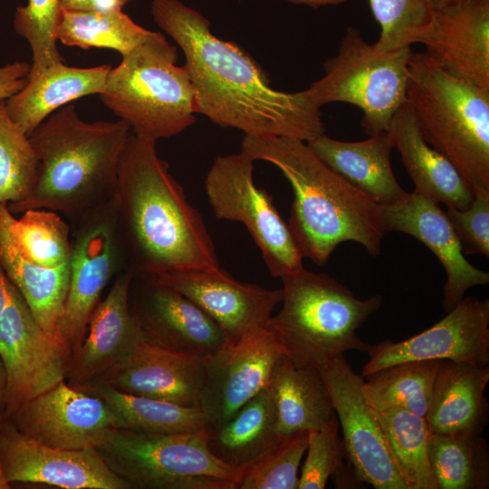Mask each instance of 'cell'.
I'll use <instances>...</instances> for the list:
<instances>
[{
	"label": "cell",
	"instance_id": "6da1fadb",
	"mask_svg": "<svg viewBox=\"0 0 489 489\" xmlns=\"http://www.w3.org/2000/svg\"><path fill=\"white\" fill-rule=\"evenodd\" d=\"M151 14L184 53L197 113L254 137L310 142L325 134L321 107L307 90L273 89L258 62L235 43L214 35L201 13L179 0H153Z\"/></svg>",
	"mask_w": 489,
	"mask_h": 489
},
{
	"label": "cell",
	"instance_id": "7a4b0ae2",
	"mask_svg": "<svg viewBox=\"0 0 489 489\" xmlns=\"http://www.w3.org/2000/svg\"><path fill=\"white\" fill-rule=\"evenodd\" d=\"M113 211L125 268L134 274L220 266L202 216L158 157L156 141L129 135Z\"/></svg>",
	"mask_w": 489,
	"mask_h": 489
},
{
	"label": "cell",
	"instance_id": "3957f363",
	"mask_svg": "<svg viewBox=\"0 0 489 489\" xmlns=\"http://www.w3.org/2000/svg\"><path fill=\"white\" fill-rule=\"evenodd\" d=\"M241 151L277 167L294 197L288 226L303 258L323 266L336 247L353 241L377 256L386 234L380 206L325 164L307 142L245 135Z\"/></svg>",
	"mask_w": 489,
	"mask_h": 489
},
{
	"label": "cell",
	"instance_id": "277c9868",
	"mask_svg": "<svg viewBox=\"0 0 489 489\" xmlns=\"http://www.w3.org/2000/svg\"><path fill=\"white\" fill-rule=\"evenodd\" d=\"M130 129L120 119L85 122L72 104L58 109L29 136L39 162L38 182L10 212L49 209L73 224L111 203Z\"/></svg>",
	"mask_w": 489,
	"mask_h": 489
},
{
	"label": "cell",
	"instance_id": "5b68a950",
	"mask_svg": "<svg viewBox=\"0 0 489 489\" xmlns=\"http://www.w3.org/2000/svg\"><path fill=\"white\" fill-rule=\"evenodd\" d=\"M281 279L283 306L264 328L295 366L319 369L347 351H367L357 331L380 308L381 295L359 299L335 278L304 267Z\"/></svg>",
	"mask_w": 489,
	"mask_h": 489
},
{
	"label": "cell",
	"instance_id": "8992f818",
	"mask_svg": "<svg viewBox=\"0 0 489 489\" xmlns=\"http://www.w3.org/2000/svg\"><path fill=\"white\" fill-rule=\"evenodd\" d=\"M407 101L425 140L449 159L473 192L489 190V90L411 53Z\"/></svg>",
	"mask_w": 489,
	"mask_h": 489
},
{
	"label": "cell",
	"instance_id": "52a82bcc",
	"mask_svg": "<svg viewBox=\"0 0 489 489\" xmlns=\"http://www.w3.org/2000/svg\"><path fill=\"white\" fill-rule=\"evenodd\" d=\"M177 50L158 32L111 68L100 93L101 101L133 134L157 141L196 122V91Z\"/></svg>",
	"mask_w": 489,
	"mask_h": 489
},
{
	"label": "cell",
	"instance_id": "ba28073f",
	"mask_svg": "<svg viewBox=\"0 0 489 489\" xmlns=\"http://www.w3.org/2000/svg\"><path fill=\"white\" fill-rule=\"evenodd\" d=\"M207 430L168 434L116 428L96 450L132 489H236L242 469L212 454Z\"/></svg>",
	"mask_w": 489,
	"mask_h": 489
},
{
	"label": "cell",
	"instance_id": "9c48e42d",
	"mask_svg": "<svg viewBox=\"0 0 489 489\" xmlns=\"http://www.w3.org/2000/svg\"><path fill=\"white\" fill-rule=\"evenodd\" d=\"M411 48L379 50L354 26H349L337 53L323 62L321 78L307 90L319 106L344 102L363 113L368 136L386 131L398 110L407 102Z\"/></svg>",
	"mask_w": 489,
	"mask_h": 489
},
{
	"label": "cell",
	"instance_id": "30bf717a",
	"mask_svg": "<svg viewBox=\"0 0 489 489\" xmlns=\"http://www.w3.org/2000/svg\"><path fill=\"white\" fill-rule=\"evenodd\" d=\"M254 161L243 151L218 156L206 174V194L215 216L242 223L272 276L282 278L303 268V257L272 197L255 186Z\"/></svg>",
	"mask_w": 489,
	"mask_h": 489
},
{
	"label": "cell",
	"instance_id": "8fae6325",
	"mask_svg": "<svg viewBox=\"0 0 489 489\" xmlns=\"http://www.w3.org/2000/svg\"><path fill=\"white\" fill-rule=\"evenodd\" d=\"M72 225L69 285L54 330V339L71 356L85 338L103 289L125 268L113 201Z\"/></svg>",
	"mask_w": 489,
	"mask_h": 489
},
{
	"label": "cell",
	"instance_id": "7c38bea8",
	"mask_svg": "<svg viewBox=\"0 0 489 489\" xmlns=\"http://www.w3.org/2000/svg\"><path fill=\"white\" fill-rule=\"evenodd\" d=\"M70 357L40 327L13 284L9 301L0 314V358L7 373L6 417L65 380Z\"/></svg>",
	"mask_w": 489,
	"mask_h": 489
},
{
	"label": "cell",
	"instance_id": "4fadbf2b",
	"mask_svg": "<svg viewBox=\"0 0 489 489\" xmlns=\"http://www.w3.org/2000/svg\"><path fill=\"white\" fill-rule=\"evenodd\" d=\"M333 403L343 435L345 457L362 483L376 489H408L382 427L362 393L361 376L344 356L318 369Z\"/></svg>",
	"mask_w": 489,
	"mask_h": 489
},
{
	"label": "cell",
	"instance_id": "5bb4252c",
	"mask_svg": "<svg viewBox=\"0 0 489 489\" xmlns=\"http://www.w3.org/2000/svg\"><path fill=\"white\" fill-rule=\"evenodd\" d=\"M7 418L33 440L69 450L96 449L120 427L106 401L65 380L30 399Z\"/></svg>",
	"mask_w": 489,
	"mask_h": 489
},
{
	"label": "cell",
	"instance_id": "9a60e30c",
	"mask_svg": "<svg viewBox=\"0 0 489 489\" xmlns=\"http://www.w3.org/2000/svg\"><path fill=\"white\" fill-rule=\"evenodd\" d=\"M281 345L265 328L227 341L205 356L199 408L211 427L228 421L247 401L267 388L281 357Z\"/></svg>",
	"mask_w": 489,
	"mask_h": 489
},
{
	"label": "cell",
	"instance_id": "2e32d148",
	"mask_svg": "<svg viewBox=\"0 0 489 489\" xmlns=\"http://www.w3.org/2000/svg\"><path fill=\"white\" fill-rule=\"evenodd\" d=\"M365 377L382 368L408 360H448L474 366L489 365V300H463L427 330L403 340L369 345Z\"/></svg>",
	"mask_w": 489,
	"mask_h": 489
},
{
	"label": "cell",
	"instance_id": "e0dca14e",
	"mask_svg": "<svg viewBox=\"0 0 489 489\" xmlns=\"http://www.w3.org/2000/svg\"><path fill=\"white\" fill-rule=\"evenodd\" d=\"M130 306L148 343L206 355L228 341L224 330L200 307L153 276L134 274Z\"/></svg>",
	"mask_w": 489,
	"mask_h": 489
},
{
	"label": "cell",
	"instance_id": "ac0fdd59",
	"mask_svg": "<svg viewBox=\"0 0 489 489\" xmlns=\"http://www.w3.org/2000/svg\"><path fill=\"white\" fill-rule=\"evenodd\" d=\"M0 460L7 481L65 489H132L96 449L69 450L38 443L8 419L0 427Z\"/></svg>",
	"mask_w": 489,
	"mask_h": 489
},
{
	"label": "cell",
	"instance_id": "d6986e66",
	"mask_svg": "<svg viewBox=\"0 0 489 489\" xmlns=\"http://www.w3.org/2000/svg\"><path fill=\"white\" fill-rule=\"evenodd\" d=\"M187 297L238 340L264 328L283 300V289H266L235 280L220 266L150 275Z\"/></svg>",
	"mask_w": 489,
	"mask_h": 489
},
{
	"label": "cell",
	"instance_id": "ffe728a7",
	"mask_svg": "<svg viewBox=\"0 0 489 489\" xmlns=\"http://www.w3.org/2000/svg\"><path fill=\"white\" fill-rule=\"evenodd\" d=\"M133 277L131 270H120L92 312L85 338L69 360V385L82 387L99 381L127 360L143 340L130 306Z\"/></svg>",
	"mask_w": 489,
	"mask_h": 489
},
{
	"label": "cell",
	"instance_id": "44dd1931",
	"mask_svg": "<svg viewBox=\"0 0 489 489\" xmlns=\"http://www.w3.org/2000/svg\"><path fill=\"white\" fill-rule=\"evenodd\" d=\"M384 228L408 234L423 243L436 256L446 274L443 307H455L474 286L489 283V273L465 257L461 243L439 203L420 193H408L400 201L380 206Z\"/></svg>",
	"mask_w": 489,
	"mask_h": 489
},
{
	"label": "cell",
	"instance_id": "7402d4cb",
	"mask_svg": "<svg viewBox=\"0 0 489 489\" xmlns=\"http://www.w3.org/2000/svg\"><path fill=\"white\" fill-rule=\"evenodd\" d=\"M414 43L448 72L489 90V0L434 10Z\"/></svg>",
	"mask_w": 489,
	"mask_h": 489
},
{
	"label": "cell",
	"instance_id": "603a6c76",
	"mask_svg": "<svg viewBox=\"0 0 489 489\" xmlns=\"http://www.w3.org/2000/svg\"><path fill=\"white\" fill-rule=\"evenodd\" d=\"M205 356L178 352L142 340L127 360L97 382L130 395L199 408Z\"/></svg>",
	"mask_w": 489,
	"mask_h": 489
},
{
	"label": "cell",
	"instance_id": "cb8c5ba5",
	"mask_svg": "<svg viewBox=\"0 0 489 489\" xmlns=\"http://www.w3.org/2000/svg\"><path fill=\"white\" fill-rule=\"evenodd\" d=\"M489 366L441 360L425 417L431 434L482 435L489 419Z\"/></svg>",
	"mask_w": 489,
	"mask_h": 489
},
{
	"label": "cell",
	"instance_id": "d4e9b609",
	"mask_svg": "<svg viewBox=\"0 0 489 489\" xmlns=\"http://www.w3.org/2000/svg\"><path fill=\"white\" fill-rule=\"evenodd\" d=\"M307 144L331 169L379 206L395 204L408 194L391 166L394 143L388 130L360 141L338 140L323 134Z\"/></svg>",
	"mask_w": 489,
	"mask_h": 489
},
{
	"label": "cell",
	"instance_id": "484cf974",
	"mask_svg": "<svg viewBox=\"0 0 489 489\" xmlns=\"http://www.w3.org/2000/svg\"><path fill=\"white\" fill-rule=\"evenodd\" d=\"M388 130L414 183V191L446 207L465 209L470 206L472 188L454 164L425 140L408 101L395 113Z\"/></svg>",
	"mask_w": 489,
	"mask_h": 489
},
{
	"label": "cell",
	"instance_id": "4316f807",
	"mask_svg": "<svg viewBox=\"0 0 489 489\" xmlns=\"http://www.w3.org/2000/svg\"><path fill=\"white\" fill-rule=\"evenodd\" d=\"M111 68L108 64L78 68L56 63L27 79L20 91L5 100L7 113L29 137L56 110L84 96L100 94Z\"/></svg>",
	"mask_w": 489,
	"mask_h": 489
},
{
	"label": "cell",
	"instance_id": "83f0119b",
	"mask_svg": "<svg viewBox=\"0 0 489 489\" xmlns=\"http://www.w3.org/2000/svg\"><path fill=\"white\" fill-rule=\"evenodd\" d=\"M13 218L8 205L0 202V263L37 323L54 338L55 326L66 299L70 264L67 263L53 269L34 264L20 250L14 238Z\"/></svg>",
	"mask_w": 489,
	"mask_h": 489
},
{
	"label": "cell",
	"instance_id": "f1b7e54d",
	"mask_svg": "<svg viewBox=\"0 0 489 489\" xmlns=\"http://www.w3.org/2000/svg\"><path fill=\"white\" fill-rule=\"evenodd\" d=\"M276 428L283 438L321 429L337 418L328 388L315 368L295 366L285 355L278 360L269 384Z\"/></svg>",
	"mask_w": 489,
	"mask_h": 489
},
{
	"label": "cell",
	"instance_id": "f546056e",
	"mask_svg": "<svg viewBox=\"0 0 489 489\" xmlns=\"http://www.w3.org/2000/svg\"><path fill=\"white\" fill-rule=\"evenodd\" d=\"M282 437L269 386L241 407L225 423L207 430V446L224 463L243 469Z\"/></svg>",
	"mask_w": 489,
	"mask_h": 489
},
{
	"label": "cell",
	"instance_id": "4dcf8cb0",
	"mask_svg": "<svg viewBox=\"0 0 489 489\" xmlns=\"http://www.w3.org/2000/svg\"><path fill=\"white\" fill-rule=\"evenodd\" d=\"M74 388L106 401L118 418L119 428L173 434L198 432L212 427L199 408L123 393L100 382Z\"/></svg>",
	"mask_w": 489,
	"mask_h": 489
},
{
	"label": "cell",
	"instance_id": "1f68e13d",
	"mask_svg": "<svg viewBox=\"0 0 489 489\" xmlns=\"http://www.w3.org/2000/svg\"><path fill=\"white\" fill-rule=\"evenodd\" d=\"M440 363L408 360L372 372L362 382L365 400L375 411L398 408L425 417Z\"/></svg>",
	"mask_w": 489,
	"mask_h": 489
},
{
	"label": "cell",
	"instance_id": "d6a6232c",
	"mask_svg": "<svg viewBox=\"0 0 489 489\" xmlns=\"http://www.w3.org/2000/svg\"><path fill=\"white\" fill-rule=\"evenodd\" d=\"M373 412L408 488L437 489L429 462L431 432L426 418L398 408Z\"/></svg>",
	"mask_w": 489,
	"mask_h": 489
},
{
	"label": "cell",
	"instance_id": "836d02e7",
	"mask_svg": "<svg viewBox=\"0 0 489 489\" xmlns=\"http://www.w3.org/2000/svg\"><path fill=\"white\" fill-rule=\"evenodd\" d=\"M428 456L437 489L489 487V447L482 435L430 434Z\"/></svg>",
	"mask_w": 489,
	"mask_h": 489
},
{
	"label": "cell",
	"instance_id": "e575fe53",
	"mask_svg": "<svg viewBox=\"0 0 489 489\" xmlns=\"http://www.w3.org/2000/svg\"><path fill=\"white\" fill-rule=\"evenodd\" d=\"M150 33L134 23L122 10L110 13L62 10L57 39L65 45L85 50H115L124 57Z\"/></svg>",
	"mask_w": 489,
	"mask_h": 489
},
{
	"label": "cell",
	"instance_id": "d590c367",
	"mask_svg": "<svg viewBox=\"0 0 489 489\" xmlns=\"http://www.w3.org/2000/svg\"><path fill=\"white\" fill-rule=\"evenodd\" d=\"M39 162L26 136L0 100V202L13 207L26 201L38 182Z\"/></svg>",
	"mask_w": 489,
	"mask_h": 489
},
{
	"label": "cell",
	"instance_id": "8d00e7d4",
	"mask_svg": "<svg viewBox=\"0 0 489 489\" xmlns=\"http://www.w3.org/2000/svg\"><path fill=\"white\" fill-rule=\"evenodd\" d=\"M12 220V233L20 250L34 264L53 269L69 263L72 254L70 225L59 213L29 209Z\"/></svg>",
	"mask_w": 489,
	"mask_h": 489
},
{
	"label": "cell",
	"instance_id": "74e56055",
	"mask_svg": "<svg viewBox=\"0 0 489 489\" xmlns=\"http://www.w3.org/2000/svg\"><path fill=\"white\" fill-rule=\"evenodd\" d=\"M62 10L61 0H28L26 5L16 8L14 29L27 40L32 50L33 62L27 79L63 62L56 44Z\"/></svg>",
	"mask_w": 489,
	"mask_h": 489
},
{
	"label": "cell",
	"instance_id": "f35d334b",
	"mask_svg": "<svg viewBox=\"0 0 489 489\" xmlns=\"http://www.w3.org/2000/svg\"><path fill=\"white\" fill-rule=\"evenodd\" d=\"M308 431L282 438L241 471L236 489H298Z\"/></svg>",
	"mask_w": 489,
	"mask_h": 489
},
{
	"label": "cell",
	"instance_id": "ab89813d",
	"mask_svg": "<svg viewBox=\"0 0 489 489\" xmlns=\"http://www.w3.org/2000/svg\"><path fill=\"white\" fill-rule=\"evenodd\" d=\"M368 1L380 26V34L375 45L382 51L410 47L434 13L429 0Z\"/></svg>",
	"mask_w": 489,
	"mask_h": 489
},
{
	"label": "cell",
	"instance_id": "60d3db41",
	"mask_svg": "<svg viewBox=\"0 0 489 489\" xmlns=\"http://www.w3.org/2000/svg\"><path fill=\"white\" fill-rule=\"evenodd\" d=\"M338 417L321 429L308 431L307 456L299 476L298 489H322L343 464L342 440Z\"/></svg>",
	"mask_w": 489,
	"mask_h": 489
},
{
	"label": "cell",
	"instance_id": "b9f144b4",
	"mask_svg": "<svg viewBox=\"0 0 489 489\" xmlns=\"http://www.w3.org/2000/svg\"><path fill=\"white\" fill-rule=\"evenodd\" d=\"M446 214L466 254L489 256V190L474 193L465 209L446 207Z\"/></svg>",
	"mask_w": 489,
	"mask_h": 489
},
{
	"label": "cell",
	"instance_id": "7bdbcfd3",
	"mask_svg": "<svg viewBox=\"0 0 489 489\" xmlns=\"http://www.w3.org/2000/svg\"><path fill=\"white\" fill-rule=\"evenodd\" d=\"M30 68L31 64L25 62L0 66V100H7L24 87Z\"/></svg>",
	"mask_w": 489,
	"mask_h": 489
},
{
	"label": "cell",
	"instance_id": "ee69618b",
	"mask_svg": "<svg viewBox=\"0 0 489 489\" xmlns=\"http://www.w3.org/2000/svg\"><path fill=\"white\" fill-rule=\"evenodd\" d=\"M130 0H91L90 10L99 13H110L121 10Z\"/></svg>",
	"mask_w": 489,
	"mask_h": 489
},
{
	"label": "cell",
	"instance_id": "f6af8a7d",
	"mask_svg": "<svg viewBox=\"0 0 489 489\" xmlns=\"http://www.w3.org/2000/svg\"><path fill=\"white\" fill-rule=\"evenodd\" d=\"M12 286L13 283L8 279L0 263V314L9 301Z\"/></svg>",
	"mask_w": 489,
	"mask_h": 489
},
{
	"label": "cell",
	"instance_id": "bcb514c9",
	"mask_svg": "<svg viewBox=\"0 0 489 489\" xmlns=\"http://www.w3.org/2000/svg\"><path fill=\"white\" fill-rule=\"evenodd\" d=\"M290 3L297 5H307L312 8H319L329 5H339L346 3L348 0H288Z\"/></svg>",
	"mask_w": 489,
	"mask_h": 489
},
{
	"label": "cell",
	"instance_id": "7dc6e473",
	"mask_svg": "<svg viewBox=\"0 0 489 489\" xmlns=\"http://www.w3.org/2000/svg\"><path fill=\"white\" fill-rule=\"evenodd\" d=\"M91 0H61L63 10L85 11L90 10Z\"/></svg>",
	"mask_w": 489,
	"mask_h": 489
},
{
	"label": "cell",
	"instance_id": "c3c4849f",
	"mask_svg": "<svg viewBox=\"0 0 489 489\" xmlns=\"http://www.w3.org/2000/svg\"><path fill=\"white\" fill-rule=\"evenodd\" d=\"M7 390V373L0 358V408H5V400Z\"/></svg>",
	"mask_w": 489,
	"mask_h": 489
},
{
	"label": "cell",
	"instance_id": "681fc988",
	"mask_svg": "<svg viewBox=\"0 0 489 489\" xmlns=\"http://www.w3.org/2000/svg\"><path fill=\"white\" fill-rule=\"evenodd\" d=\"M434 10H442L460 5L469 0H429Z\"/></svg>",
	"mask_w": 489,
	"mask_h": 489
},
{
	"label": "cell",
	"instance_id": "f907efd6",
	"mask_svg": "<svg viewBox=\"0 0 489 489\" xmlns=\"http://www.w3.org/2000/svg\"><path fill=\"white\" fill-rule=\"evenodd\" d=\"M11 488V484L7 481L4 468L0 460V489H9Z\"/></svg>",
	"mask_w": 489,
	"mask_h": 489
},
{
	"label": "cell",
	"instance_id": "816d5d0a",
	"mask_svg": "<svg viewBox=\"0 0 489 489\" xmlns=\"http://www.w3.org/2000/svg\"><path fill=\"white\" fill-rule=\"evenodd\" d=\"M7 417L5 415V408H0V427L6 420Z\"/></svg>",
	"mask_w": 489,
	"mask_h": 489
}]
</instances>
